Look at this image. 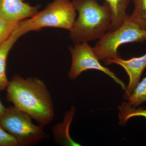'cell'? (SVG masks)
<instances>
[{
  "instance_id": "obj_6",
  "label": "cell",
  "mask_w": 146,
  "mask_h": 146,
  "mask_svg": "<svg viewBox=\"0 0 146 146\" xmlns=\"http://www.w3.org/2000/svg\"><path fill=\"white\" fill-rule=\"evenodd\" d=\"M72 55L71 68L69 72V77L71 80H74L83 72L89 70H96L102 72L109 76L125 90V84L118 78L115 73L100 63L93 50L88 42L75 44L74 47H70Z\"/></svg>"
},
{
  "instance_id": "obj_9",
  "label": "cell",
  "mask_w": 146,
  "mask_h": 146,
  "mask_svg": "<svg viewBox=\"0 0 146 146\" xmlns=\"http://www.w3.org/2000/svg\"><path fill=\"white\" fill-rule=\"evenodd\" d=\"M16 29L8 39L0 45V91L6 89L9 83L6 73L7 56L13 45L21 36Z\"/></svg>"
},
{
  "instance_id": "obj_11",
  "label": "cell",
  "mask_w": 146,
  "mask_h": 146,
  "mask_svg": "<svg viewBox=\"0 0 146 146\" xmlns=\"http://www.w3.org/2000/svg\"><path fill=\"white\" fill-rule=\"evenodd\" d=\"M74 109L71 110L65 116L64 121L54 126L52 129L54 138L58 143L70 145L80 146L71 139L69 134V129L72 119Z\"/></svg>"
},
{
  "instance_id": "obj_5",
  "label": "cell",
  "mask_w": 146,
  "mask_h": 146,
  "mask_svg": "<svg viewBox=\"0 0 146 146\" xmlns=\"http://www.w3.org/2000/svg\"><path fill=\"white\" fill-rule=\"evenodd\" d=\"M30 115L13 106L6 108L0 125L18 141L19 145L37 143L46 136L43 127L35 125Z\"/></svg>"
},
{
  "instance_id": "obj_7",
  "label": "cell",
  "mask_w": 146,
  "mask_h": 146,
  "mask_svg": "<svg viewBox=\"0 0 146 146\" xmlns=\"http://www.w3.org/2000/svg\"><path fill=\"white\" fill-rule=\"evenodd\" d=\"M25 0H0V17L7 22L18 23L31 18L40 6H33Z\"/></svg>"
},
{
  "instance_id": "obj_3",
  "label": "cell",
  "mask_w": 146,
  "mask_h": 146,
  "mask_svg": "<svg viewBox=\"0 0 146 146\" xmlns=\"http://www.w3.org/2000/svg\"><path fill=\"white\" fill-rule=\"evenodd\" d=\"M76 11L70 0H54L42 11L20 22L17 30L21 36L46 27L57 28L70 31L76 21Z\"/></svg>"
},
{
  "instance_id": "obj_13",
  "label": "cell",
  "mask_w": 146,
  "mask_h": 146,
  "mask_svg": "<svg viewBox=\"0 0 146 146\" xmlns=\"http://www.w3.org/2000/svg\"><path fill=\"white\" fill-rule=\"evenodd\" d=\"M126 100L133 107H138L146 102V76L139 81L132 94Z\"/></svg>"
},
{
  "instance_id": "obj_16",
  "label": "cell",
  "mask_w": 146,
  "mask_h": 146,
  "mask_svg": "<svg viewBox=\"0 0 146 146\" xmlns=\"http://www.w3.org/2000/svg\"><path fill=\"white\" fill-rule=\"evenodd\" d=\"M19 145L18 141L0 125V146Z\"/></svg>"
},
{
  "instance_id": "obj_15",
  "label": "cell",
  "mask_w": 146,
  "mask_h": 146,
  "mask_svg": "<svg viewBox=\"0 0 146 146\" xmlns=\"http://www.w3.org/2000/svg\"><path fill=\"white\" fill-rule=\"evenodd\" d=\"M19 23H10L0 17V45L8 39L18 27Z\"/></svg>"
},
{
  "instance_id": "obj_14",
  "label": "cell",
  "mask_w": 146,
  "mask_h": 146,
  "mask_svg": "<svg viewBox=\"0 0 146 146\" xmlns=\"http://www.w3.org/2000/svg\"><path fill=\"white\" fill-rule=\"evenodd\" d=\"M134 9L130 19L142 29H146V0H132Z\"/></svg>"
},
{
  "instance_id": "obj_1",
  "label": "cell",
  "mask_w": 146,
  "mask_h": 146,
  "mask_svg": "<svg viewBox=\"0 0 146 146\" xmlns=\"http://www.w3.org/2000/svg\"><path fill=\"white\" fill-rule=\"evenodd\" d=\"M6 91L8 101L30 115L39 125L45 126L52 121L54 110L51 96L41 80L15 76L9 81Z\"/></svg>"
},
{
  "instance_id": "obj_4",
  "label": "cell",
  "mask_w": 146,
  "mask_h": 146,
  "mask_svg": "<svg viewBox=\"0 0 146 146\" xmlns=\"http://www.w3.org/2000/svg\"><path fill=\"white\" fill-rule=\"evenodd\" d=\"M146 40V29L141 28L127 15L119 27L106 33L93 48L98 59L105 62L121 57L118 50L121 45Z\"/></svg>"
},
{
  "instance_id": "obj_10",
  "label": "cell",
  "mask_w": 146,
  "mask_h": 146,
  "mask_svg": "<svg viewBox=\"0 0 146 146\" xmlns=\"http://www.w3.org/2000/svg\"><path fill=\"white\" fill-rule=\"evenodd\" d=\"M112 11V20L109 30H113L121 25L127 16L126 11L130 0H105Z\"/></svg>"
},
{
  "instance_id": "obj_8",
  "label": "cell",
  "mask_w": 146,
  "mask_h": 146,
  "mask_svg": "<svg viewBox=\"0 0 146 146\" xmlns=\"http://www.w3.org/2000/svg\"><path fill=\"white\" fill-rule=\"evenodd\" d=\"M104 63L106 65L115 64L120 65L127 73L129 82L126 87L123 96L125 100H126L140 81L142 74L146 68V53L142 56L133 57L128 60L120 57L110 59Z\"/></svg>"
},
{
  "instance_id": "obj_17",
  "label": "cell",
  "mask_w": 146,
  "mask_h": 146,
  "mask_svg": "<svg viewBox=\"0 0 146 146\" xmlns=\"http://www.w3.org/2000/svg\"><path fill=\"white\" fill-rule=\"evenodd\" d=\"M6 108L1 103V102L0 101V119L3 117V115L4 114L5 112Z\"/></svg>"
},
{
  "instance_id": "obj_12",
  "label": "cell",
  "mask_w": 146,
  "mask_h": 146,
  "mask_svg": "<svg viewBox=\"0 0 146 146\" xmlns=\"http://www.w3.org/2000/svg\"><path fill=\"white\" fill-rule=\"evenodd\" d=\"M118 114L120 125H125L128 121L136 117H144L146 119V109L143 107H133L127 102H124L118 107Z\"/></svg>"
},
{
  "instance_id": "obj_2",
  "label": "cell",
  "mask_w": 146,
  "mask_h": 146,
  "mask_svg": "<svg viewBox=\"0 0 146 146\" xmlns=\"http://www.w3.org/2000/svg\"><path fill=\"white\" fill-rule=\"evenodd\" d=\"M72 2L78 13L70 31V37L74 43L99 39L109 30L112 23V13L106 2L102 5L97 0H72Z\"/></svg>"
}]
</instances>
